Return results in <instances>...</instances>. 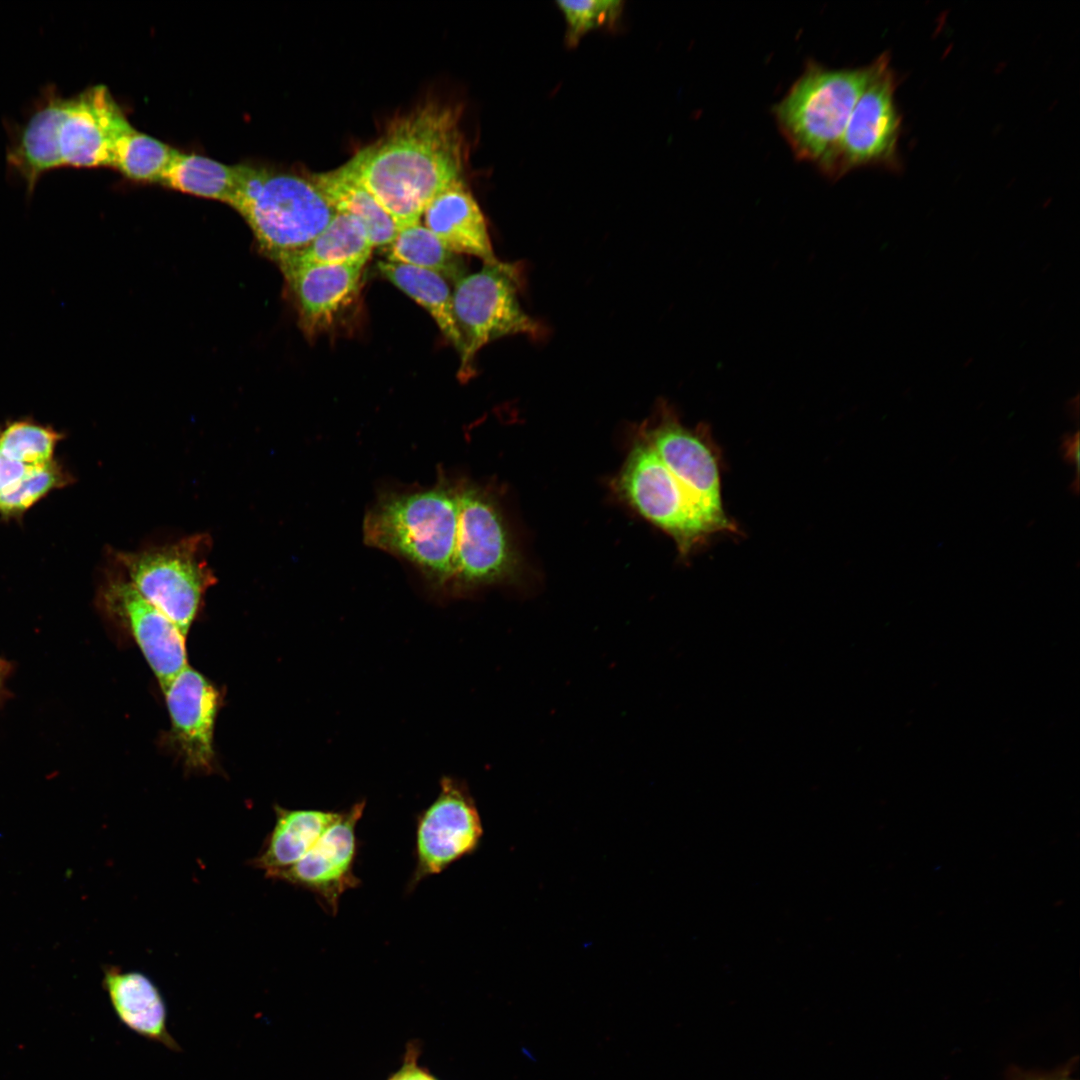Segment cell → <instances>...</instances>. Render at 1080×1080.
Returning <instances> with one entry per match:
<instances>
[{
  "label": "cell",
  "instance_id": "32",
  "mask_svg": "<svg viewBox=\"0 0 1080 1080\" xmlns=\"http://www.w3.org/2000/svg\"><path fill=\"white\" fill-rule=\"evenodd\" d=\"M0 684H1V671H0Z\"/></svg>",
  "mask_w": 1080,
  "mask_h": 1080
},
{
  "label": "cell",
  "instance_id": "6",
  "mask_svg": "<svg viewBox=\"0 0 1080 1080\" xmlns=\"http://www.w3.org/2000/svg\"><path fill=\"white\" fill-rule=\"evenodd\" d=\"M207 534H195L164 546L137 552H114L128 581L186 636L206 590L216 577L205 554Z\"/></svg>",
  "mask_w": 1080,
  "mask_h": 1080
},
{
  "label": "cell",
  "instance_id": "12",
  "mask_svg": "<svg viewBox=\"0 0 1080 1080\" xmlns=\"http://www.w3.org/2000/svg\"><path fill=\"white\" fill-rule=\"evenodd\" d=\"M483 834L475 802L460 780L442 777L436 799L417 817L416 865L409 888L471 854Z\"/></svg>",
  "mask_w": 1080,
  "mask_h": 1080
},
{
  "label": "cell",
  "instance_id": "17",
  "mask_svg": "<svg viewBox=\"0 0 1080 1080\" xmlns=\"http://www.w3.org/2000/svg\"><path fill=\"white\" fill-rule=\"evenodd\" d=\"M103 987L122 1025L171 1051H182L167 1028L164 998L147 975L110 966L104 971Z\"/></svg>",
  "mask_w": 1080,
  "mask_h": 1080
},
{
  "label": "cell",
  "instance_id": "13",
  "mask_svg": "<svg viewBox=\"0 0 1080 1080\" xmlns=\"http://www.w3.org/2000/svg\"><path fill=\"white\" fill-rule=\"evenodd\" d=\"M100 596L105 611L133 636L163 690L187 666L185 636L121 571L107 577Z\"/></svg>",
  "mask_w": 1080,
  "mask_h": 1080
},
{
  "label": "cell",
  "instance_id": "31",
  "mask_svg": "<svg viewBox=\"0 0 1080 1080\" xmlns=\"http://www.w3.org/2000/svg\"><path fill=\"white\" fill-rule=\"evenodd\" d=\"M1070 1070L1062 1068L1053 1072H1033L1014 1068L1009 1072L1008 1080H1074L1070 1077Z\"/></svg>",
  "mask_w": 1080,
  "mask_h": 1080
},
{
  "label": "cell",
  "instance_id": "9",
  "mask_svg": "<svg viewBox=\"0 0 1080 1080\" xmlns=\"http://www.w3.org/2000/svg\"><path fill=\"white\" fill-rule=\"evenodd\" d=\"M619 489L641 515L674 538L682 555L718 533L649 442L631 451Z\"/></svg>",
  "mask_w": 1080,
  "mask_h": 1080
},
{
  "label": "cell",
  "instance_id": "8",
  "mask_svg": "<svg viewBox=\"0 0 1080 1080\" xmlns=\"http://www.w3.org/2000/svg\"><path fill=\"white\" fill-rule=\"evenodd\" d=\"M895 72L887 59L857 100L835 148L817 165L836 180L865 166L901 168L898 141L901 117L895 105Z\"/></svg>",
  "mask_w": 1080,
  "mask_h": 1080
},
{
  "label": "cell",
  "instance_id": "2",
  "mask_svg": "<svg viewBox=\"0 0 1080 1080\" xmlns=\"http://www.w3.org/2000/svg\"><path fill=\"white\" fill-rule=\"evenodd\" d=\"M458 526L456 482L442 473L431 487L378 496L363 520L364 542L415 566L447 594Z\"/></svg>",
  "mask_w": 1080,
  "mask_h": 1080
},
{
  "label": "cell",
  "instance_id": "24",
  "mask_svg": "<svg viewBox=\"0 0 1080 1080\" xmlns=\"http://www.w3.org/2000/svg\"><path fill=\"white\" fill-rule=\"evenodd\" d=\"M387 248V261L436 272L454 284L466 275L458 254L419 222L400 228Z\"/></svg>",
  "mask_w": 1080,
  "mask_h": 1080
},
{
  "label": "cell",
  "instance_id": "30",
  "mask_svg": "<svg viewBox=\"0 0 1080 1080\" xmlns=\"http://www.w3.org/2000/svg\"><path fill=\"white\" fill-rule=\"evenodd\" d=\"M417 1058L416 1048L410 1047L407 1050L402 1067L388 1080H438L418 1065Z\"/></svg>",
  "mask_w": 1080,
  "mask_h": 1080
},
{
  "label": "cell",
  "instance_id": "28",
  "mask_svg": "<svg viewBox=\"0 0 1080 1080\" xmlns=\"http://www.w3.org/2000/svg\"><path fill=\"white\" fill-rule=\"evenodd\" d=\"M69 481L68 475L53 460L34 467L11 489L0 494V513L7 516L21 514L48 492Z\"/></svg>",
  "mask_w": 1080,
  "mask_h": 1080
},
{
  "label": "cell",
  "instance_id": "21",
  "mask_svg": "<svg viewBox=\"0 0 1080 1080\" xmlns=\"http://www.w3.org/2000/svg\"><path fill=\"white\" fill-rule=\"evenodd\" d=\"M373 248L368 232L359 219L336 213L309 245L277 264L281 271L307 264H365Z\"/></svg>",
  "mask_w": 1080,
  "mask_h": 1080
},
{
  "label": "cell",
  "instance_id": "10",
  "mask_svg": "<svg viewBox=\"0 0 1080 1080\" xmlns=\"http://www.w3.org/2000/svg\"><path fill=\"white\" fill-rule=\"evenodd\" d=\"M458 526L448 594H457L508 577L515 555L502 516L481 489L456 482Z\"/></svg>",
  "mask_w": 1080,
  "mask_h": 1080
},
{
  "label": "cell",
  "instance_id": "14",
  "mask_svg": "<svg viewBox=\"0 0 1080 1080\" xmlns=\"http://www.w3.org/2000/svg\"><path fill=\"white\" fill-rule=\"evenodd\" d=\"M365 809L359 801L326 830L309 852L275 880L287 882L313 893L330 914L338 911L341 896L360 885L354 873L357 854L356 826Z\"/></svg>",
  "mask_w": 1080,
  "mask_h": 1080
},
{
  "label": "cell",
  "instance_id": "11",
  "mask_svg": "<svg viewBox=\"0 0 1080 1080\" xmlns=\"http://www.w3.org/2000/svg\"><path fill=\"white\" fill-rule=\"evenodd\" d=\"M648 442L718 533L737 532L723 508L719 455L707 427L687 428L663 405Z\"/></svg>",
  "mask_w": 1080,
  "mask_h": 1080
},
{
  "label": "cell",
  "instance_id": "1",
  "mask_svg": "<svg viewBox=\"0 0 1080 1080\" xmlns=\"http://www.w3.org/2000/svg\"><path fill=\"white\" fill-rule=\"evenodd\" d=\"M460 109L429 102L391 122L341 168L360 182L400 228L419 222L441 191L462 179Z\"/></svg>",
  "mask_w": 1080,
  "mask_h": 1080
},
{
  "label": "cell",
  "instance_id": "27",
  "mask_svg": "<svg viewBox=\"0 0 1080 1080\" xmlns=\"http://www.w3.org/2000/svg\"><path fill=\"white\" fill-rule=\"evenodd\" d=\"M566 23L565 40L575 47L592 30L614 25L623 11L618 0H565L556 2Z\"/></svg>",
  "mask_w": 1080,
  "mask_h": 1080
},
{
  "label": "cell",
  "instance_id": "19",
  "mask_svg": "<svg viewBox=\"0 0 1080 1080\" xmlns=\"http://www.w3.org/2000/svg\"><path fill=\"white\" fill-rule=\"evenodd\" d=\"M340 814L341 811L275 806L274 827L252 865L275 880L309 852Z\"/></svg>",
  "mask_w": 1080,
  "mask_h": 1080
},
{
  "label": "cell",
  "instance_id": "26",
  "mask_svg": "<svg viewBox=\"0 0 1080 1080\" xmlns=\"http://www.w3.org/2000/svg\"><path fill=\"white\" fill-rule=\"evenodd\" d=\"M63 436L31 421H15L0 432V453L28 466H42L52 461L57 442Z\"/></svg>",
  "mask_w": 1080,
  "mask_h": 1080
},
{
  "label": "cell",
  "instance_id": "16",
  "mask_svg": "<svg viewBox=\"0 0 1080 1080\" xmlns=\"http://www.w3.org/2000/svg\"><path fill=\"white\" fill-rule=\"evenodd\" d=\"M362 263L307 264L283 270L307 336L332 326L352 305L361 287Z\"/></svg>",
  "mask_w": 1080,
  "mask_h": 1080
},
{
  "label": "cell",
  "instance_id": "15",
  "mask_svg": "<svg viewBox=\"0 0 1080 1080\" xmlns=\"http://www.w3.org/2000/svg\"><path fill=\"white\" fill-rule=\"evenodd\" d=\"M171 720L172 738L187 767L212 768L214 728L220 705L215 686L188 665L162 690Z\"/></svg>",
  "mask_w": 1080,
  "mask_h": 1080
},
{
  "label": "cell",
  "instance_id": "29",
  "mask_svg": "<svg viewBox=\"0 0 1080 1080\" xmlns=\"http://www.w3.org/2000/svg\"><path fill=\"white\" fill-rule=\"evenodd\" d=\"M34 467L38 466L25 465L0 453V494L11 489Z\"/></svg>",
  "mask_w": 1080,
  "mask_h": 1080
},
{
  "label": "cell",
  "instance_id": "18",
  "mask_svg": "<svg viewBox=\"0 0 1080 1080\" xmlns=\"http://www.w3.org/2000/svg\"><path fill=\"white\" fill-rule=\"evenodd\" d=\"M422 215L425 227L450 251L475 256L483 262L497 259L485 217L463 179L436 195Z\"/></svg>",
  "mask_w": 1080,
  "mask_h": 1080
},
{
  "label": "cell",
  "instance_id": "3",
  "mask_svg": "<svg viewBox=\"0 0 1080 1080\" xmlns=\"http://www.w3.org/2000/svg\"><path fill=\"white\" fill-rule=\"evenodd\" d=\"M230 206L276 263L309 245L336 214L310 176L250 165H239Z\"/></svg>",
  "mask_w": 1080,
  "mask_h": 1080
},
{
  "label": "cell",
  "instance_id": "22",
  "mask_svg": "<svg viewBox=\"0 0 1080 1080\" xmlns=\"http://www.w3.org/2000/svg\"><path fill=\"white\" fill-rule=\"evenodd\" d=\"M380 274L427 310L446 339L459 352L461 339L452 308V290L436 272L390 261H379Z\"/></svg>",
  "mask_w": 1080,
  "mask_h": 1080
},
{
  "label": "cell",
  "instance_id": "23",
  "mask_svg": "<svg viewBox=\"0 0 1080 1080\" xmlns=\"http://www.w3.org/2000/svg\"><path fill=\"white\" fill-rule=\"evenodd\" d=\"M168 188L230 205L239 184V165L176 150L160 182Z\"/></svg>",
  "mask_w": 1080,
  "mask_h": 1080
},
{
  "label": "cell",
  "instance_id": "25",
  "mask_svg": "<svg viewBox=\"0 0 1080 1080\" xmlns=\"http://www.w3.org/2000/svg\"><path fill=\"white\" fill-rule=\"evenodd\" d=\"M175 152L131 126L114 143L111 167L135 181L159 183Z\"/></svg>",
  "mask_w": 1080,
  "mask_h": 1080
},
{
  "label": "cell",
  "instance_id": "7",
  "mask_svg": "<svg viewBox=\"0 0 1080 1080\" xmlns=\"http://www.w3.org/2000/svg\"><path fill=\"white\" fill-rule=\"evenodd\" d=\"M41 120L56 168L111 167L114 143L131 127L104 85L71 98L48 96Z\"/></svg>",
  "mask_w": 1080,
  "mask_h": 1080
},
{
  "label": "cell",
  "instance_id": "5",
  "mask_svg": "<svg viewBox=\"0 0 1080 1080\" xmlns=\"http://www.w3.org/2000/svg\"><path fill=\"white\" fill-rule=\"evenodd\" d=\"M460 278L452 291L453 316L461 347L458 377L466 381L474 374L477 353L490 342L514 335L537 339L543 326L522 307L520 292L523 269L520 263L495 259Z\"/></svg>",
  "mask_w": 1080,
  "mask_h": 1080
},
{
  "label": "cell",
  "instance_id": "4",
  "mask_svg": "<svg viewBox=\"0 0 1080 1080\" xmlns=\"http://www.w3.org/2000/svg\"><path fill=\"white\" fill-rule=\"evenodd\" d=\"M889 58L885 52L871 64L854 69H829L807 61L802 74L772 107L777 127L797 160L817 166L835 148L857 100Z\"/></svg>",
  "mask_w": 1080,
  "mask_h": 1080
},
{
  "label": "cell",
  "instance_id": "20",
  "mask_svg": "<svg viewBox=\"0 0 1080 1080\" xmlns=\"http://www.w3.org/2000/svg\"><path fill=\"white\" fill-rule=\"evenodd\" d=\"M310 178L336 213L351 215L363 223L374 247L388 246L394 240L398 232L394 220L372 194L341 167L313 174Z\"/></svg>",
  "mask_w": 1080,
  "mask_h": 1080
}]
</instances>
